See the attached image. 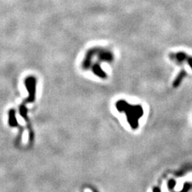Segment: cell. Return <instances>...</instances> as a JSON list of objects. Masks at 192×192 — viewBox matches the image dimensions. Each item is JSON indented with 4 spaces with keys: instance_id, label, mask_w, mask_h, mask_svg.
<instances>
[{
    "instance_id": "obj_1",
    "label": "cell",
    "mask_w": 192,
    "mask_h": 192,
    "mask_svg": "<svg viewBox=\"0 0 192 192\" xmlns=\"http://www.w3.org/2000/svg\"><path fill=\"white\" fill-rule=\"evenodd\" d=\"M174 182L170 181V183H169V188H170V189H171L172 187H174Z\"/></svg>"
},
{
    "instance_id": "obj_2",
    "label": "cell",
    "mask_w": 192,
    "mask_h": 192,
    "mask_svg": "<svg viewBox=\"0 0 192 192\" xmlns=\"http://www.w3.org/2000/svg\"><path fill=\"white\" fill-rule=\"evenodd\" d=\"M153 192H161L158 187H155L153 189Z\"/></svg>"
}]
</instances>
